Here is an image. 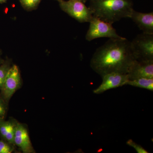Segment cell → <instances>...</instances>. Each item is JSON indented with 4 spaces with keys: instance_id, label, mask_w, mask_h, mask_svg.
<instances>
[{
    "instance_id": "9",
    "label": "cell",
    "mask_w": 153,
    "mask_h": 153,
    "mask_svg": "<svg viewBox=\"0 0 153 153\" xmlns=\"http://www.w3.org/2000/svg\"><path fill=\"white\" fill-rule=\"evenodd\" d=\"M14 144L25 153L35 152L27 128L22 124L16 123L15 126Z\"/></svg>"
},
{
    "instance_id": "4",
    "label": "cell",
    "mask_w": 153,
    "mask_h": 153,
    "mask_svg": "<svg viewBox=\"0 0 153 153\" xmlns=\"http://www.w3.org/2000/svg\"><path fill=\"white\" fill-rule=\"evenodd\" d=\"M59 4L63 12L79 23L89 22L93 18L90 8L80 0H63Z\"/></svg>"
},
{
    "instance_id": "3",
    "label": "cell",
    "mask_w": 153,
    "mask_h": 153,
    "mask_svg": "<svg viewBox=\"0 0 153 153\" xmlns=\"http://www.w3.org/2000/svg\"><path fill=\"white\" fill-rule=\"evenodd\" d=\"M132 52L137 60H153V34H139L130 42Z\"/></svg>"
},
{
    "instance_id": "11",
    "label": "cell",
    "mask_w": 153,
    "mask_h": 153,
    "mask_svg": "<svg viewBox=\"0 0 153 153\" xmlns=\"http://www.w3.org/2000/svg\"><path fill=\"white\" fill-rule=\"evenodd\" d=\"M16 124L11 121L0 120V135L2 139L13 145Z\"/></svg>"
},
{
    "instance_id": "19",
    "label": "cell",
    "mask_w": 153,
    "mask_h": 153,
    "mask_svg": "<svg viewBox=\"0 0 153 153\" xmlns=\"http://www.w3.org/2000/svg\"><path fill=\"white\" fill-rule=\"evenodd\" d=\"M7 0H0V4H3L6 3Z\"/></svg>"
},
{
    "instance_id": "10",
    "label": "cell",
    "mask_w": 153,
    "mask_h": 153,
    "mask_svg": "<svg viewBox=\"0 0 153 153\" xmlns=\"http://www.w3.org/2000/svg\"><path fill=\"white\" fill-rule=\"evenodd\" d=\"M129 18L143 33L153 34V12L143 13L133 10Z\"/></svg>"
},
{
    "instance_id": "2",
    "label": "cell",
    "mask_w": 153,
    "mask_h": 153,
    "mask_svg": "<svg viewBox=\"0 0 153 153\" xmlns=\"http://www.w3.org/2000/svg\"><path fill=\"white\" fill-rule=\"evenodd\" d=\"M93 17L113 24L129 18L134 10L132 0H88Z\"/></svg>"
},
{
    "instance_id": "8",
    "label": "cell",
    "mask_w": 153,
    "mask_h": 153,
    "mask_svg": "<svg viewBox=\"0 0 153 153\" xmlns=\"http://www.w3.org/2000/svg\"><path fill=\"white\" fill-rule=\"evenodd\" d=\"M127 74L128 79L153 78V60H136Z\"/></svg>"
},
{
    "instance_id": "1",
    "label": "cell",
    "mask_w": 153,
    "mask_h": 153,
    "mask_svg": "<svg viewBox=\"0 0 153 153\" xmlns=\"http://www.w3.org/2000/svg\"><path fill=\"white\" fill-rule=\"evenodd\" d=\"M130 42L124 37L109 38L96 49L91 60L90 67L101 76L113 72L127 74L136 60Z\"/></svg>"
},
{
    "instance_id": "13",
    "label": "cell",
    "mask_w": 153,
    "mask_h": 153,
    "mask_svg": "<svg viewBox=\"0 0 153 153\" xmlns=\"http://www.w3.org/2000/svg\"><path fill=\"white\" fill-rule=\"evenodd\" d=\"M12 60L9 58L3 60L0 66V89L1 88L9 70L12 66Z\"/></svg>"
},
{
    "instance_id": "20",
    "label": "cell",
    "mask_w": 153,
    "mask_h": 153,
    "mask_svg": "<svg viewBox=\"0 0 153 153\" xmlns=\"http://www.w3.org/2000/svg\"><path fill=\"white\" fill-rule=\"evenodd\" d=\"M80 1H82L83 3H85L87 1H88V0H80Z\"/></svg>"
},
{
    "instance_id": "5",
    "label": "cell",
    "mask_w": 153,
    "mask_h": 153,
    "mask_svg": "<svg viewBox=\"0 0 153 153\" xmlns=\"http://www.w3.org/2000/svg\"><path fill=\"white\" fill-rule=\"evenodd\" d=\"M89 23L90 25L85 36V39L87 41H91L97 38H123L117 33L112 24L94 17Z\"/></svg>"
},
{
    "instance_id": "12",
    "label": "cell",
    "mask_w": 153,
    "mask_h": 153,
    "mask_svg": "<svg viewBox=\"0 0 153 153\" xmlns=\"http://www.w3.org/2000/svg\"><path fill=\"white\" fill-rule=\"evenodd\" d=\"M126 85L153 91V78H140L128 79Z\"/></svg>"
},
{
    "instance_id": "21",
    "label": "cell",
    "mask_w": 153,
    "mask_h": 153,
    "mask_svg": "<svg viewBox=\"0 0 153 153\" xmlns=\"http://www.w3.org/2000/svg\"><path fill=\"white\" fill-rule=\"evenodd\" d=\"M55 1H58V2H59L60 1H63V0H55Z\"/></svg>"
},
{
    "instance_id": "7",
    "label": "cell",
    "mask_w": 153,
    "mask_h": 153,
    "mask_svg": "<svg viewBox=\"0 0 153 153\" xmlns=\"http://www.w3.org/2000/svg\"><path fill=\"white\" fill-rule=\"evenodd\" d=\"M101 76L102 79L101 84L93 90L95 94H101L109 89L126 85L128 80V74L121 73L113 72Z\"/></svg>"
},
{
    "instance_id": "16",
    "label": "cell",
    "mask_w": 153,
    "mask_h": 153,
    "mask_svg": "<svg viewBox=\"0 0 153 153\" xmlns=\"http://www.w3.org/2000/svg\"><path fill=\"white\" fill-rule=\"evenodd\" d=\"M7 103L0 94V120L4 119L7 112Z\"/></svg>"
},
{
    "instance_id": "15",
    "label": "cell",
    "mask_w": 153,
    "mask_h": 153,
    "mask_svg": "<svg viewBox=\"0 0 153 153\" xmlns=\"http://www.w3.org/2000/svg\"><path fill=\"white\" fill-rule=\"evenodd\" d=\"M13 146L5 140H0V153L13 152L14 151Z\"/></svg>"
},
{
    "instance_id": "14",
    "label": "cell",
    "mask_w": 153,
    "mask_h": 153,
    "mask_svg": "<svg viewBox=\"0 0 153 153\" xmlns=\"http://www.w3.org/2000/svg\"><path fill=\"white\" fill-rule=\"evenodd\" d=\"M21 5L26 11L30 12L38 8L42 0H19Z\"/></svg>"
},
{
    "instance_id": "17",
    "label": "cell",
    "mask_w": 153,
    "mask_h": 153,
    "mask_svg": "<svg viewBox=\"0 0 153 153\" xmlns=\"http://www.w3.org/2000/svg\"><path fill=\"white\" fill-rule=\"evenodd\" d=\"M126 144L130 146L133 148L135 149L137 153H149L141 145L138 144L137 143L134 142L132 140L129 139L127 141Z\"/></svg>"
},
{
    "instance_id": "18",
    "label": "cell",
    "mask_w": 153,
    "mask_h": 153,
    "mask_svg": "<svg viewBox=\"0 0 153 153\" xmlns=\"http://www.w3.org/2000/svg\"><path fill=\"white\" fill-rule=\"evenodd\" d=\"M2 55V52L1 50V49H0V62H1V63L3 61V60L2 59H1V55Z\"/></svg>"
},
{
    "instance_id": "6",
    "label": "cell",
    "mask_w": 153,
    "mask_h": 153,
    "mask_svg": "<svg viewBox=\"0 0 153 153\" xmlns=\"http://www.w3.org/2000/svg\"><path fill=\"white\" fill-rule=\"evenodd\" d=\"M22 84L21 74L17 65L11 66L1 88V95L7 102H8Z\"/></svg>"
}]
</instances>
